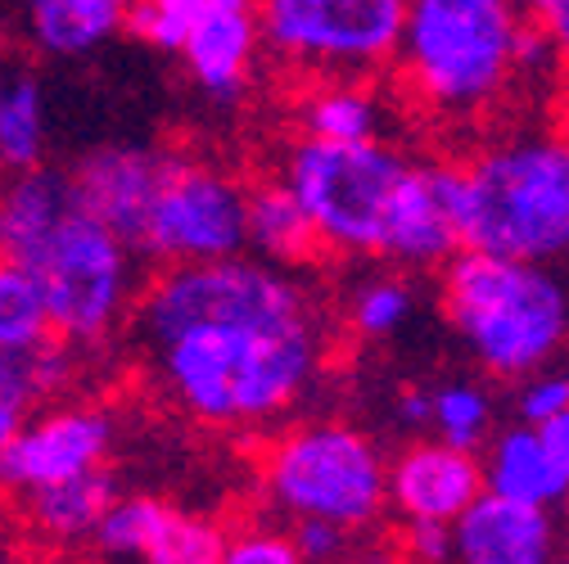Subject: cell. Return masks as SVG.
I'll return each mask as SVG.
<instances>
[{
    "label": "cell",
    "instance_id": "6da1fadb",
    "mask_svg": "<svg viewBox=\"0 0 569 564\" xmlns=\"http://www.w3.org/2000/svg\"><path fill=\"white\" fill-rule=\"evenodd\" d=\"M335 325L308 271L240 253L150 271L127 339L172 415L208 434H276L326 384Z\"/></svg>",
    "mask_w": 569,
    "mask_h": 564
},
{
    "label": "cell",
    "instance_id": "7a4b0ae2",
    "mask_svg": "<svg viewBox=\"0 0 569 564\" xmlns=\"http://www.w3.org/2000/svg\"><path fill=\"white\" fill-rule=\"evenodd\" d=\"M276 177L308 208L326 258L439 275L461 253L457 154H411L402 140L330 145L295 135Z\"/></svg>",
    "mask_w": 569,
    "mask_h": 564
},
{
    "label": "cell",
    "instance_id": "3957f363",
    "mask_svg": "<svg viewBox=\"0 0 569 564\" xmlns=\"http://www.w3.org/2000/svg\"><path fill=\"white\" fill-rule=\"evenodd\" d=\"M520 0H411L389 82L411 118L475 131L520 82Z\"/></svg>",
    "mask_w": 569,
    "mask_h": 564
},
{
    "label": "cell",
    "instance_id": "277c9868",
    "mask_svg": "<svg viewBox=\"0 0 569 564\" xmlns=\"http://www.w3.org/2000/svg\"><path fill=\"white\" fill-rule=\"evenodd\" d=\"M461 249L569 266V122L497 131L457 154Z\"/></svg>",
    "mask_w": 569,
    "mask_h": 564
},
{
    "label": "cell",
    "instance_id": "5b68a950",
    "mask_svg": "<svg viewBox=\"0 0 569 564\" xmlns=\"http://www.w3.org/2000/svg\"><path fill=\"white\" fill-rule=\"evenodd\" d=\"M439 312L470 371L502 389L569 357L565 266L461 249L439 271Z\"/></svg>",
    "mask_w": 569,
    "mask_h": 564
},
{
    "label": "cell",
    "instance_id": "8992f818",
    "mask_svg": "<svg viewBox=\"0 0 569 564\" xmlns=\"http://www.w3.org/2000/svg\"><path fill=\"white\" fill-rule=\"evenodd\" d=\"M393 452L348 415H299L267 434L258 492L280 524H330L352 537L376 533L389 511Z\"/></svg>",
    "mask_w": 569,
    "mask_h": 564
},
{
    "label": "cell",
    "instance_id": "52a82bcc",
    "mask_svg": "<svg viewBox=\"0 0 569 564\" xmlns=\"http://www.w3.org/2000/svg\"><path fill=\"white\" fill-rule=\"evenodd\" d=\"M14 262L37 280L54 339L82 352H100L131 330L140 290L150 280L146 258L82 199L54 218Z\"/></svg>",
    "mask_w": 569,
    "mask_h": 564
},
{
    "label": "cell",
    "instance_id": "ba28073f",
    "mask_svg": "<svg viewBox=\"0 0 569 564\" xmlns=\"http://www.w3.org/2000/svg\"><path fill=\"white\" fill-rule=\"evenodd\" d=\"M411 0H258L267 59L299 82L389 78Z\"/></svg>",
    "mask_w": 569,
    "mask_h": 564
},
{
    "label": "cell",
    "instance_id": "9c48e42d",
    "mask_svg": "<svg viewBox=\"0 0 569 564\" xmlns=\"http://www.w3.org/2000/svg\"><path fill=\"white\" fill-rule=\"evenodd\" d=\"M131 249L150 271L249 253V181L222 159L172 150Z\"/></svg>",
    "mask_w": 569,
    "mask_h": 564
},
{
    "label": "cell",
    "instance_id": "30bf717a",
    "mask_svg": "<svg viewBox=\"0 0 569 564\" xmlns=\"http://www.w3.org/2000/svg\"><path fill=\"white\" fill-rule=\"evenodd\" d=\"M118 447V420L104 402L59 397L37 406L0 447V497L28 502L41 487L104 470Z\"/></svg>",
    "mask_w": 569,
    "mask_h": 564
},
{
    "label": "cell",
    "instance_id": "8fae6325",
    "mask_svg": "<svg viewBox=\"0 0 569 564\" xmlns=\"http://www.w3.org/2000/svg\"><path fill=\"white\" fill-rule=\"evenodd\" d=\"M267 59L262 41V14L258 0H208V10L190 28L177 63L186 68V82L212 104L236 109Z\"/></svg>",
    "mask_w": 569,
    "mask_h": 564
},
{
    "label": "cell",
    "instance_id": "7c38bea8",
    "mask_svg": "<svg viewBox=\"0 0 569 564\" xmlns=\"http://www.w3.org/2000/svg\"><path fill=\"white\" fill-rule=\"evenodd\" d=\"M483 456L443 439H407L389 461V511L398 524H457L479 497Z\"/></svg>",
    "mask_w": 569,
    "mask_h": 564
},
{
    "label": "cell",
    "instance_id": "4fadbf2b",
    "mask_svg": "<svg viewBox=\"0 0 569 564\" xmlns=\"http://www.w3.org/2000/svg\"><path fill=\"white\" fill-rule=\"evenodd\" d=\"M452 564H569V515L483 492L452 524Z\"/></svg>",
    "mask_w": 569,
    "mask_h": 564
},
{
    "label": "cell",
    "instance_id": "5bb4252c",
    "mask_svg": "<svg viewBox=\"0 0 569 564\" xmlns=\"http://www.w3.org/2000/svg\"><path fill=\"white\" fill-rule=\"evenodd\" d=\"M172 145H146V140H118V145H96L82 159L68 163L78 199L100 222H109L127 244L140 231V218L150 208V194L168 168Z\"/></svg>",
    "mask_w": 569,
    "mask_h": 564
},
{
    "label": "cell",
    "instance_id": "9a60e30c",
    "mask_svg": "<svg viewBox=\"0 0 569 564\" xmlns=\"http://www.w3.org/2000/svg\"><path fill=\"white\" fill-rule=\"evenodd\" d=\"M402 100L389 78H326L303 82L295 95V135L330 140V145H371V140H398Z\"/></svg>",
    "mask_w": 569,
    "mask_h": 564
},
{
    "label": "cell",
    "instance_id": "2e32d148",
    "mask_svg": "<svg viewBox=\"0 0 569 564\" xmlns=\"http://www.w3.org/2000/svg\"><path fill=\"white\" fill-rule=\"evenodd\" d=\"M118 497H122L118 474L104 465V470H91L82 479L41 487L37 497L19 502V515H23V528H28V537L37 546H46V551H78V546H91L100 520L109 515V506Z\"/></svg>",
    "mask_w": 569,
    "mask_h": 564
},
{
    "label": "cell",
    "instance_id": "e0dca14e",
    "mask_svg": "<svg viewBox=\"0 0 569 564\" xmlns=\"http://www.w3.org/2000/svg\"><path fill=\"white\" fill-rule=\"evenodd\" d=\"M479 456H483L488 492L511 497V502H525V506H547V511H565L569 515V479L551 461L538 425L507 420V425L488 439V447Z\"/></svg>",
    "mask_w": 569,
    "mask_h": 564
},
{
    "label": "cell",
    "instance_id": "ac0fdd59",
    "mask_svg": "<svg viewBox=\"0 0 569 564\" xmlns=\"http://www.w3.org/2000/svg\"><path fill=\"white\" fill-rule=\"evenodd\" d=\"M50 163V100L41 68L23 54H0V177Z\"/></svg>",
    "mask_w": 569,
    "mask_h": 564
},
{
    "label": "cell",
    "instance_id": "d6986e66",
    "mask_svg": "<svg viewBox=\"0 0 569 564\" xmlns=\"http://www.w3.org/2000/svg\"><path fill=\"white\" fill-rule=\"evenodd\" d=\"M136 0H23L28 46L46 59H87L127 32Z\"/></svg>",
    "mask_w": 569,
    "mask_h": 564
},
{
    "label": "cell",
    "instance_id": "ffe728a7",
    "mask_svg": "<svg viewBox=\"0 0 569 564\" xmlns=\"http://www.w3.org/2000/svg\"><path fill=\"white\" fill-rule=\"evenodd\" d=\"M249 253L290 271H312L326 258L308 208L276 172L249 181Z\"/></svg>",
    "mask_w": 569,
    "mask_h": 564
},
{
    "label": "cell",
    "instance_id": "44dd1931",
    "mask_svg": "<svg viewBox=\"0 0 569 564\" xmlns=\"http://www.w3.org/2000/svg\"><path fill=\"white\" fill-rule=\"evenodd\" d=\"M488 375H439L430 380V439H443L466 452H483L488 439L507 425L502 420V397Z\"/></svg>",
    "mask_w": 569,
    "mask_h": 564
},
{
    "label": "cell",
    "instance_id": "7402d4cb",
    "mask_svg": "<svg viewBox=\"0 0 569 564\" xmlns=\"http://www.w3.org/2000/svg\"><path fill=\"white\" fill-rule=\"evenodd\" d=\"M416 316V280L398 266L362 271L339 299V330L358 343H389Z\"/></svg>",
    "mask_w": 569,
    "mask_h": 564
},
{
    "label": "cell",
    "instance_id": "603a6c76",
    "mask_svg": "<svg viewBox=\"0 0 569 564\" xmlns=\"http://www.w3.org/2000/svg\"><path fill=\"white\" fill-rule=\"evenodd\" d=\"M50 339H54V325L37 280L14 258L0 253V352L6 357H32Z\"/></svg>",
    "mask_w": 569,
    "mask_h": 564
},
{
    "label": "cell",
    "instance_id": "cb8c5ba5",
    "mask_svg": "<svg viewBox=\"0 0 569 564\" xmlns=\"http://www.w3.org/2000/svg\"><path fill=\"white\" fill-rule=\"evenodd\" d=\"M168 511L172 506L163 497H154V492H122L91 537V555L100 564H140L159 524L168 520Z\"/></svg>",
    "mask_w": 569,
    "mask_h": 564
},
{
    "label": "cell",
    "instance_id": "d4e9b609",
    "mask_svg": "<svg viewBox=\"0 0 569 564\" xmlns=\"http://www.w3.org/2000/svg\"><path fill=\"white\" fill-rule=\"evenodd\" d=\"M231 528L203 511H168L140 564H222Z\"/></svg>",
    "mask_w": 569,
    "mask_h": 564
},
{
    "label": "cell",
    "instance_id": "484cf974",
    "mask_svg": "<svg viewBox=\"0 0 569 564\" xmlns=\"http://www.w3.org/2000/svg\"><path fill=\"white\" fill-rule=\"evenodd\" d=\"M203 10H208V0H136L127 37H136L140 46H150V50L177 59Z\"/></svg>",
    "mask_w": 569,
    "mask_h": 564
},
{
    "label": "cell",
    "instance_id": "4316f807",
    "mask_svg": "<svg viewBox=\"0 0 569 564\" xmlns=\"http://www.w3.org/2000/svg\"><path fill=\"white\" fill-rule=\"evenodd\" d=\"M222 564H308V555H303V546H299L290 524H280V520H249V524L231 528Z\"/></svg>",
    "mask_w": 569,
    "mask_h": 564
},
{
    "label": "cell",
    "instance_id": "83f0119b",
    "mask_svg": "<svg viewBox=\"0 0 569 564\" xmlns=\"http://www.w3.org/2000/svg\"><path fill=\"white\" fill-rule=\"evenodd\" d=\"M507 393H511L507 397L511 420H525V425H547V420H556L560 411H569V357L533 371L529 380L511 384Z\"/></svg>",
    "mask_w": 569,
    "mask_h": 564
},
{
    "label": "cell",
    "instance_id": "f1b7e54d",
    "mask_svg": "<svg viewBox=\"0 0 569 564\" xmlns=\"http://www.w3.org/2000/svg\"><path fill=\"white\" fill-rule=\"evenodd\" d=\"M37 402L41 393L28 371V357H6L0 352V447L19 434V425L37 411Z\"/></svg>",
    "mask_w": 569,
    "mask_h": 564
},
{
    "label": "cell",
    "instance_id": "f546056e",
    "mask_svg": "<svg viewBox=\"0 0 569 564\" xmlns=\"http://www.w3.org/2000/svg\"><path fill=\"white\" fill-rule=\"evenodd\" d=\"M398 564H452V528L398 524Z\"/></svg>",
    "mask_w": 569,
    "mask_h": 564
},
{
    "label": "cell",
    "instance_id": "4dcf8cb0",
    "mask_svg": "<svg viewBox=\"0 0 569 564\" xmlns=\"http://www.w3.org/2000/svg\"><path fill=\"white\" fill-rule=\"evenodd\" d=\"M308 564H343L352 555V546H358L362 537H352L343 528H330V524H290Z\"/></svg>",
    "mask_w": 569,
    "mask_h": 564
},
{
    "label": "cell",
    "instance_id": "1f68e13d",
    "mask_svg": "<svg viewBox=\"0 0 569 564\" xmlns=\"http://www.w3.org/2000/svg\"><path fill=\"white\" fill-rule=\"evenodd\" d=\"M393 406V425L407 430L411 439H425L430 434V380H407L393 389L389 397Z\"/></svg>",
    "mask_w": 569,
    "mask_h": 564
},
{
    "label": "cell",
    "instance_id": "d6a6232c",
    "mask_svg": "<svg viewBox=\"0 0 569 564\" xmlns=\"http://www.w3.org/2000/svg\"><path fill=\"white\" fill-rule=\"evenodd\" d=\"M520 14L560 50L569 68V0H520Z\"/></svg>",
    "mask_w": 569,
    "mask_h": 564
},
{
    "label": "cell",
    "instance_id": "836d02e7",
    "mask_svg": "<svg viewBox=\"0 0 569 564\" xmlns=\"http://www.w3.org/2000/svg\"><path fill=\"white\" fill-rule=\"evenodd\" d=\"M538 434H542V443H547L551 461H556V465L565 470V479H569V411H560L556 420L538 425Z\"/></svg>",
    "mask_w": 569,
    "mask_h": 564
},
{
    "label": "cell",
    "instance_id": "e575fe53",
    "mask_svg": "<svg viewBox=\"0 0 569 564\" xmlns=\"http://www.w3.org/2000/svg\"><path fill=\"white\" fill-rule=\"evenodd\" d=\"M0 564H37L19 542H0Z\"/></svg>",
    "mask_w": 569,
    "mask_h": 564
}]
</instances>
